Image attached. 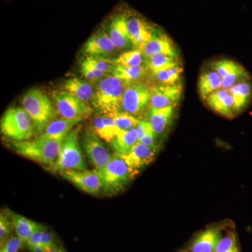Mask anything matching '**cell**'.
I'll return each mask as SVG.
<instances>
[{
    "mask_svg": "<svg viewBox=\"0 0 252 252\" xmlns=\"http://www.w3.org/2000/svg\"><path fill=\"white\" fill-rule=\"evenodd\" d=\"M23 108L34 123V129L39 135L57 117V110L48 96L39 89H32L23 95Z\"/></svg>",
    "mask_w": 252,
    "mask_h": 252,
    "instance_id": "cell-1",
    "label": "cell"
},
{
    "mask_svg": "<svg viewBox=\"0 0 252 252\" xmlns=\"http://www.w3.org/2000/svg\"><path fill=\"white\" fill-rule=\"evenodd\" d=\"M63 141L36 137L34 140L12 142L11 146L18 155L38 162L47 168L54 165L57 160Z\"/></svg>",
    "mask_w": 252,
    "mask_h": 252,
    "instance_id": "cell-2",
    "label": "cell"
},
{
    "mask_svg": "<svg viewBox=\"0 0 252 252\" xmlns=\"http://www.w3.org/2000/svg\"><path fill=\"white\" fill-rule=\"evenodd\" d=\"M95 170L102 183V192L107 195H114L122 191L137 175L117 154L113 156L105 166Z\"/></svg>",
    "mask_w": 252,
    "mask_h": 252,
    "instance_id": "cell-3",
    "label": "cell"
},
{
    "mask_svg": "<svg viewBox=\"0 0 252 252\" xmlns=\"http://www.w3.org/2000/svg\"><path fill=\"white\" fill-rule=\"evenodd\" d=\"M128 84L114 76H107L96 88L93 103L105 114L122 112L123 98Z\"/></svg>",
    "mask_w": 252,
    "mask_h": 252,
    "instance_id": "cell-4",
    "label": "cell"
},
{
    "mask_svg": "<svg viewBox=\"0 0 252 252\" xmlns=\"http://www.w3.org/2000/svg\"><path fill=\"white\" fill-rule=\"evenodd\" d=\"M80 129L81 126L73 128L64 137L57 160L54 165L47 167L48 170L59 173L64 170H87L79 143Z\"/></svg>",
    "mask_w": 252,
    "mask_h": 252,
    "instance_id": "cell-5",
    "label": "cell"
},
{
    "mask_svg": "<svg viewBox=\"0 0 252 252\" xmlns=\"http://www.w3.org/2000/svg\"><path fill=\"white\" fill-rule=\"evenodd\" d=\"M1 134L13 142L30 140L34 134V123L23 107H9L0 122Z\"/></svg>",
    "mask_w": 252,
    "mask_h": 252,
    "instance_id": "cell-6",
    "label": "cell"
},
{
    "mask_svg": "<svg viewBox=\"0 0 252 252\" xmlns=\"http://www.w3.org/2000/svg\"><path fill=\"white\" fill-rule=\"evenodd\" d=\"M58 113L65 119L84 120L92 114L93 109L87 102L69 94L67 91H57L53 94Z\"/></svg>",
    "mask_w": 252,
    "mask_h": 252,
    "instance_id": "cell-7",
    "label": "cell"
},
{
    "mask_svg": "<svg viewBox=\"0 0 252 252\" xmlns=\"http://www.w3.org/2000/svg\"><path fill=\"white\" fill-rule=\"evenodd\" d=\"M151 89L140 83H129L124 93L122 112L137 117L149 107Z\"/></svg>",
    "mask_w": 252,
    "mask_h": 252,
    "instance_id": "cell-8",
    "label": "cell"
},
{
    "mask_svg": "<svg viewBox=\"0 0 252 252\" xmlns=\"http://www.w3.org/2000/svg\"><path fill=\"white\" fill-rule=\"evenodd\" d=\"M83 149L95 170L105 166L113 156L111 155L105 144L92 129L84 132L81 141Z\"/></svg>",
    "mask_w": 252,
    "mask_h": 252,
    "instance_id": "cell-9",
    "label": "cell"
},
{
    "mask_svg": "<svg viewBox=\"0 0 252 252\" xmlns=\"http://www.w3.org/2000/svg\"><path fill=\"white\" fill-rule=\"evenodd\" d=\"M126 24L131 44L140 49L152 39L154 28L140 15L132 11H126Z\"/></svg>",
    "mask_w": 252,
    "mask_h": 252,
    "instance_id": "cell-10",
    "label": "cell"
},
{
    "mask_svg": "<svg viewBox=\"0 0 252 252\" xmlns=\"http://www.w3.org/2000/svg\"><path fill=\"white\" fill-rule=\"evenodd\" d=\"M64 180L72 183L78 189L91 194L97 195L102 192V183L96 170H64L60 172Z\"/></svg>",
    "mask_w": 252,
    "mask_h": 252,
    "instance_id": "cell-11",
    "label": "cell"
},
{
    "mask_svg": "<svg viewBox=\"0 0 252 252\" xmlns=\"http://www.w3.org/2000/svg\"><path fill=\"white\" fill-rule=\"evenodd\" d=\"M181 83L173 85H159L151 89L149 109H162L167 107H177L182 97Z\"/></svg>",
    "mask_w": 252,
    "mask_h": 252,
    "instance_id": "cell-12",
    "label": "cell"
},
{
    "mask_svg": "<svg viewBox=\"0 0 252 252\" xmlns=\"http://www.w3.org/2000/svg\"><path fill=\"white\" fill-rule=\"evenodd\" d=\"M223 227L212 225L199 233L184 252H215L217 244L221 238Z\"/></svg>",
    "mask_w": 252,
    "mask_h": 252,
    "instance_id": "cell-13",
    "label": "cell"
},
{
    "mask_svg": "<svg viewBox=\"0 0 252 252\" xmlns=\"http://www.w3.org/2000/svg\"><path fill=\"white\" fill-rule=\"evenodd\" d=\"M157 152L158 149L139 142L127 154L119 157H122L130 168L137 174L139 170L153 161Z\"/></svg>",
    "mask_w": 252,
    "mask_h": 252,
    "instance_id": "cell-14",
    "label": "cell"
},
{
    "mask_svg": "<svg viewBox=\"0 0 252 252\" xmlns=\"http://www.w3.org/2000/svg\"><path fill=\"white\" fill-rule=\"evenodd\" d=\"M117 49L105 28H100L86 41L84 46V54L89 56H102L110 54Z\"/></svg>",
    "mask_w": 252,
    "mask_h": 252,
    "instance_id": "cell-15",
    "label": "cell"
},
{
    "mask_svg": "<svg viewBox=\"0 0 252 252\" xmlns=\"http://www.w3.org/2000/svg\"><path fill=\"white\" fill-rule=\"evenodd\" d=\"M205 101L212 110L223 117L232 119L236 115L233 96L226 89H219L209 95Z\"/></svg>",
    "mask_w": 252,
    "mask_h": 252,
    "instance_id": "cell-16",
    "label": "cell"
},
{
    "mask_svg": "<svg viewBox=\"0 0 252 252\" xmlns=\"http://www.w3.org/2000/svg\"><path fill=\"white\" fill-rule=\"evenodd\" d=\"M107 28L108 31H106L117 49H124L130 44L131 42L126 24V11L113 16L109 20Z\"/></svg>",
    "mask_w": 252,
    "mask_h": 252,
    "instance_id": "cell-17",
    "label": "cell"
},
{
    "mask_svg": "<svg viewBox=\"0 0 252 252\" xmlns=\"http://www.w3.org/2000/svg\"><path fill=\"white\" fill-rule=\"evenodd\" d=\"M144 57L147 59L154 55L162 54L178 57V51L172 39L167 34H158L144 44L140 49Z\"/></svg>",
    "mask_w": 252,
    "mask_h": 252,
    "instance_id": "cell-18",
    "label": "cell"
},
{
    "mask_svg": "<svg viewBox=\"0 0 252 252\" xmlns=\"http://www.w3.org/2000/svg\"><path fill=\"white\" fill-rule=\"evenodd\" d=\"M175 116V107L149 109L148 122L150 123L157 137H162L170 129Z\"/></svg>",
    "mask_w": 252,
    "mask_h": 252,
    "instance_id": "cell-19",
    "label": "cell"
},
{
    "mask_svg": "<svg viewBox=\"0 0 252 252\" xmlns=\"http://www.w3.org/2000/svg\"><path fill=\"white\" fill-rule=\"evenodd\" d=\"M81 122L82 121L79 119H69L65 118L55 119L37 137L63 140L67 134L74 128V126Z\"/></svg>",
    "mask_w": 252,
    "mask_h": 252,
    "instance_id": "cell-20",
    "label": "cell"
},
{
    "mask_svg": "<svg viewBox=\"0 0 252 252\" xmlns=\"http://www.w3.org/2000/svg\"><path fill=\"white\" fill-rule=\"evenodd\" d=\"M234 100L235 112L236 114L243 112L252 99V83L251 80L243 81L232 86L228 89Z\"/></svg>",
    "mask_w": 252,
    "mask_h": 252,
    "instance_id": "cell-21",
    "label": "cell"
},
{
    "mask_svg": "<svg viewBox=\"0 0 252 252\" xmlns=\"http://www.w3.org/2000/svg\"><path fill=\"white\" fill-rule=\"evenodd\" d=\"M139 142L138 132L136 127L128 130H121L110 142L112 149L118 156L127 154Z\"/></svg>",
    "mask_w": 252,
    "mask_h": 252,
    "instance_id": "cell-22",
    "label": "cell"
},
{
    "mask_svg": "<svg viewBox=\"0 0 252 252\" xmlns=\"http://www.w3.org/2000/svg\"><path fill=\"white\" fill-rule=\"evenodd\" d=\"M222 78L215 70L205 71L199 77V94L203 100L215 91L221 89Z\"/></svg>",
    "mask_w": 252,
    "mask_h": 252,
    "instance_id": "cell-23",
    "label": "cell"
},
{
    "mask_svg": "<svg viewBox=\"0 0 252 252\" xmlns=\"http://www.w3.org/2000/svg\"><path fill=\"white\" fill-rule=\"evenodd\" d=\"M9 215L16 235L26 244L33 233L41 225L14 212H10Z\"/></svg>",
    "mask_w": 252,
    "mask_h": 252,
    "instance_id": "cell-24",
    "label": "cell"
},
{
    "mask_svg": "<svg viewBox=\"0 0 252 252\" xmlns=\"http://www.w3.org/2000/svg\"><path fill=\"white\" fill-rule=\"evenodd\" d=\"M64 91L84 102H89L94 97V91L92 86L78 78L67 79L64 83Z\"/></svg>",
    "mask_w": 252,
    "mask_h": 252,
    "instance_id": "cell-25",
    "label": "cell"
},
{
    "mask_svg": "<svg viewBox=\"0 0 252 252\" xmlns=\"http://www.w3.org/2000/svg\"><path fill=\"white\" fill-rule=\"evenodd\" d=\"M178 57L169 56V55L158 54L154 55L148 59L147 66L153 74L156 73L180 66Z\"/></svg>",
    "mask_w": 252,
    "mask_h": 252,
    "instance_id": "cell-26",
    "label": "cell"
},
{
    "mask_svg": "<svg viewBox=\"0 0 252 252\" xmlns=\"http://www.w3.org/2000/svg\"><path fill=\"white\" fill-rule=\"evenodd\" d=\"M147 74V67L143 65L137 67H125L118 64L112 75L127 83L137 82Z\"/></svg>",
    "mask_w": 252,
    "mask_h": 252,
    "instance_id": "cell-27",
    "label": "cell"
},
{
    "mask_svg": "<svg viewBox=\"0 0 252 252\" xmlns=\"http://www.w3.org/2000/svg\"><path fill=\"white\" fill-rule=\"evenodd\" d=\"M210 67L218 73L222 79L245 69L243 66L230 60H218L210 63Z\"/></svg>",
    "mask_w": 252,
    "mask_h": 252,
    "instance_id": "cell-28",
    "label": "cell"
},
{
    "mask_svg": "<svg viewBox=\"0 0 252 252\" xmlns=\"http://www.w3.org/2000/svg\"><path fill=\"white\" fill-rule=\"evenodd\" d=\"M112 118L120 130H128L137 127L140 119L124 112H117L107 114Z\"/></svg>",
    "mask_w": 252,
    "mask_h": 252,
    "instance_id": "cell-29",
    "label": "cell"
},
{
    "mask_svg": "<svg viewBox=\"0 0 252 252\" xmlns=\"http://www.w3.org/2000/svg\"><path fill=\"white\" fill-rule=\"evenodd\" d=\"M215 252H240L238 237L234 230H229L224 236L221 237Z\"/></svg>",
    "mask_w": 252,
    "mask_h": 252,
    "instance_id": "cell-30",
    "label": "cell"
},
{
    "mask_svg": "<svg viewBox=\"0 0 252 252\" xmlns=\"http://www.w3.org/2000/svg\"><path fill=\"white\" fill-rule=\"evenodd\" d=\"M183 72V68L181 66L164 69L154 74L157 80L163 85H173L177 84L180 79L181 74Z\"/></svg>",
    "mask_w": 252,
    "mask_h": 252,
    "instance_id": "cell-31",
    "label": "cell"
},
{
    "mask_svg": "<svg viewBox=\"0 0 252 252\" xmlns=\"http://www.w3.org/2000/svg\"><path fill=\"white\" fill-rule=\"evenodd\" d=\"M144 57L140 50H134V51H127L121 55L119 59L116 60V62L118 64L125 66V67H137V66L142 65Z\"/></svg>",
    "mask_w": 252,
    "mask_h": 252,
    "instance_id": "cell-32",
    "label": "cell"
},
{
    "mask_svg": "<svg viewBox=\"0 0 252 252\" xmlns=\"http://www.w3.org/2000/svg\"><path fill=\"white\" fill-rule=\"evenodd\" d=\"M86 60L107 76L112 75L117 65L116 61L104 59L103 57H99V56H88Z\"/></svg>",
    "mask_w": 252,
    "mask_h": 252,
    "instance_id": "cell-33",
    "label": "cell"
},
{
    "mask_svg": "<svg viewBox=\"0 0 252 252\" xmlns=\"http://www.w3.org/2000/svg\"><path fill=\"white\" fill-rule=\"evenodd\" d=\"M25 243L18 236H13L1 244L0 252H18Z\"/></svg>",
    "mask_w": 252,
    "mask_h": 252,
    "instance_id": "cell-34",
    "label": "cell"
},
{
    "mask_svg": "<svg viewBox=\"0 0 252 252\" xmlns=\"http://www.w3.org/2000/svg\"><path fill=\"white\" fill-rule=\"evenodd\" d=\"M102 122L108 135L109 143H110L121 130L109 114H105L102 116Z\"/></svg>",
    "mask_w": 252,
    "mask_h": 252,
    "instance_id": "cell-35",
    "label": "cell"
},
{
    "mask_svg": "<svg viewBox=\"0 0 252 252\" xmlns=\"http://www.w3.org/2000/svg\"><path fill=\"white\" fill-rule=\"evenodd\" d=\"M92 130L100 137L102 140L109 142L108 135L102 122V116L96 115L92 122Z\"/></svg>",
    "mask_w": 252,
    "mask_h": 252,
    "instance_id": "cell-36",
    "label": "cell"
},
{
    "mask_svg": "<svg viewBox=\"0 0 252 252\" xmlns=\"http://www.w3.org/2000/svg\"><path fill=\"white\" fill-rule=\"evenodd\" d=\"M8 217L4 214L0 215V241L1 244L4 243L8 239V236L11 231L12 223L8 220Z\"/></svg>",
    "mask_w": 252,
    "mask_h": 252,
    "instance_id": "cell-37",
    "label": "cell"
},
{
    "mask_svg": "<svg viewBox=\"0 0 252 252\" xmlns=\"http://www.w3.org/2000/svg\"><path fill=\"white\" fill-rule=\"evenodd\" d=\"M137 132H138L139 140L144 137L149 132H152L154 130L153 127L151 125L150 123L148 121H142L141 120L139 123L138 125L136 127Z\"/></svg>",
    "mask_w": 252,
    "mask_h": 252,
    "instance_id": "cell-38",
    "label": "cell"
},
{
    "mask_svg": "<svg viewBox=\"0 0 252 252\" xmlns=\"http://www.w3.org/2000/svg\"><path fill=\"white\" fill-rule=\"evenodd\" d=\"M44 230V227L41 225V226L33 233L32 235L29 238V240H28L27 243H26L28 248L41 243V236H42Z\"/></svg>",
    "mask_w": 252,
    "mask_h": 252,
    "instance_id": "cell-39",
    "label": "cell"
},
{
    "mask_svg": "<svg viewBox=\"0 0 252 252\" xmlns=\"http://www.w3.org/2000/svg\"><path fill=\"white\" fill-rule=\"evenodd\" d=\"M40 244L45 248L46 251H49L50 249L55 246L54 235H53L52 233L44 230V232H43L42 236H41Z\"/></svg>",
    "mask_w": 252,
    "mask_h": 252,
    "instance_id": "cell-40",
    "label": "cell"
},
{
    "mask_svg": "<svg viewBox=\"0 0 252 252\" xmlns=\"http://www.w3.org/2000/svg\"><path fill=\"white\" fill-rule=\"evenodd\" d=\"M81 72H82L84 77L87 79L88 80L90 81L91 82L94 83L97 81L91 68L89 67V65L84 61H83L82 63H81Z\"/></svg>",
    "mask_w": 252,
    "mask_h": 252,
    "instance_id": "cell-41",
    "label": "cell"
},
{
    "mask_svg": "<svg viewBox=\"0 0 252 252\" xmlns=\"http://www.w3.org/2000/svg\"><path fill=\"white\" fill-rule=\"evenodd\" d=\"M29 249L32 252H47L45 248L41 244H38V245H34V246L31 247Z\"/></svg>",
    "mask_w": 252,
    "mask_h": 252,
    "instance_id": "cell-42",
    "label": "cell"
},
{
    "mask_svg": "<svg viewBox=\"0 0 252 252\" xmlns=\"http://www.w3.org/2000/svg\"><path fill=\"white\" fill-rule=\"evenodd\" d=\"M47 252H64L63 251V250H61V249H60L59 248H57V247L55 245V246L53 247L52 248L50 249L49 251Z\"/></svg>",
    "mask_w": 252,
    "mask_h": 252,
    "instance_id": "cell-43",
    "label": "cell"
}]
</instances>
